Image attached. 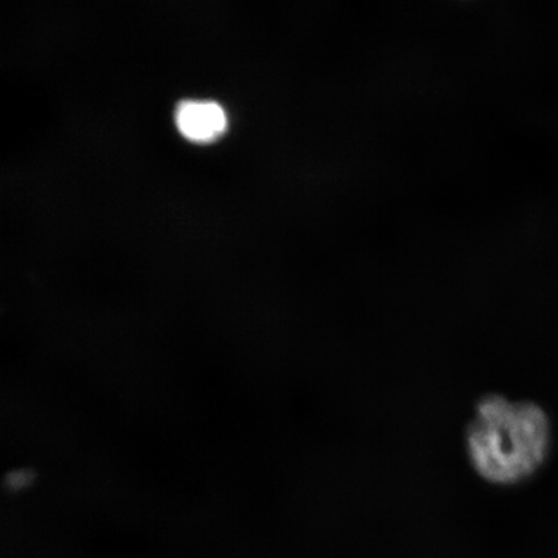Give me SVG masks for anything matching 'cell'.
Wrapping results in <instances>:
<instances>
[{"label":"cell","mask_w":558,"mask_h":558,"mask_svg":"<svg viewBox=\"0 0 558 558\" xmlns=\"http://www.w3.org/2000/svg\"><path fill=\"white\" fill-rule=\"evenodd\" d=\"M465 441L481 477L499 485L521 483L538 471L548 456V417L535 403L488 395L476 404Z\"/></svg>","instance_id":"6da1fadb"},{"label":"cell","mask_w":558,"mask_h":558,"mask_svg":"<svg viewBox=\"0 0 558 558\" xmlns=\"http://www.w3.org/2000/svg\"><path fill=\"white\" fill-rule=\"evenodd\" d=\"M181 135L193 143H213L225 134L228 120L220 105L209 101H185L177 111Z\"/></svg>","instance_id":"7a4b0ae2"}]
</instances>
